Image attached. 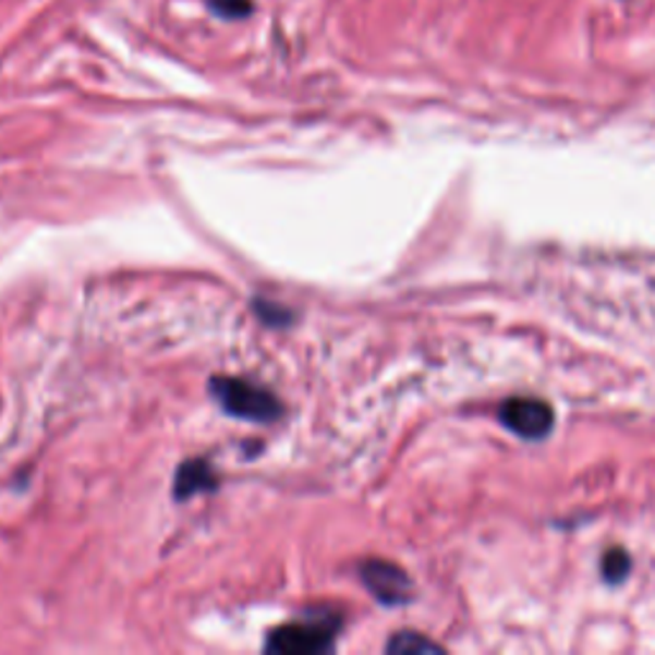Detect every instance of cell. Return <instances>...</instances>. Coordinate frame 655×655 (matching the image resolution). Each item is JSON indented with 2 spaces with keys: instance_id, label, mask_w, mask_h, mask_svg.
I'll return each instance as SVG.
<instances>
[{
  "instance_id": "1",
  "label": "cell",
  "mask_w": 655,
  "mask_h": 655,
  "mask_svg": "<svg viewBox=\"0 0 655 655\" xmlns=\"http://www.w3.org/2000/svg\"><path fill=\"white\" fill-rule=\"evenodd\" d=\"M213 397L220 402L228 415L241 421L269 423L279 415V402L267 389L248 385L244 379H216L213 381Z\"/></svg>"
},
{
  "instance_id": "7",
  "label": "cell",
  "mask_w": 655,
  "mask_h": 655,
  "mask_svg": "<svg viewBox=\"0 0 655 655\" xmlns=\"http://www.w3.org/2000/svg\"><path fill=\"white\" fill-rule=\"evenodd\" d=\"M205 3H208L210 13L226 21L246 19L254 11V0H205Z\"/></svg>"
},
{
  "instance_id": "5",
  "label": "cell",
  "mask_w": 655,
  "mask_h": 655,
  "mask_svg": "<svg viewBox=\"0 0 655 655\" xmlns=\"http://www.w3.org/2000/svg\"><path fill=\"white\" fill-rule=\"evenodd\" d=\"M213 487H216V480H213L208 463L190 461L180 469V474H177L174 495H177V499H187L190 495H197V492L213 489Z\"/></svg>"
},
{
  "instance_id": "4",
  "label": "cell",
  "mask_w": 655,
  "mask_h": 655,
  "mask_svg": "<svg viewBox=\"0 0 655 655\" xmlns=\"http://www.w3.org/2000/svg\"><path fill=\"white\" fill-rule=\"evenodd\" d=\"M362 579L364 584L372 589V594L385 605H402L410 599L412 584L404 577L402 569L387 563V561H369L362 566Z\"/></svg>"
},
{
  "instance_id": "6",
  "label": "cell",
  "mask_w": 655,
  "mask_h": 655,
  "mask_svg": "<svg viewBox=\"0 0 655 655\" xmlns=\"http://www.w3.org/2000/svg\"><path fill=\"white\" fill-rule=\"evenodd\" d=\"M389 653L397 655H425V653H440L436 643H430L428 638L417 635V632H397L387 645Z\"/></svg>"
},
{
  "instance_id": "3",
  "label": "cell",
  "mask_w": 655,
  "mask_h": 655,
  "mask_svg": "<svg viewBox=\"0 0 655 655\" xmlns=\"http://www.w3.org/2000/svg\"><path fill=\"white\" fill-rule=\"evenodd\" d=\"M499 421L522 438H543L554 428V410L533 397H512L499 408Z\"/></svg>"
},
{
  "instance_id": "2",
  "label": "cell",
  "mask_w": 655,
  "mask_h": 655,
  "mask_svg": "<svg viewBox=\"0 0 655 655\" xmlns=\"http://www.w3.org/2000/svg\"><path fill=\"white\" fill-rule=\"evenodd\" d=\"M336 638V620L333 617H320L311 622H292L275 630L269 635L267 647L277 653L290 655H307V653H326L333 647Z\"/></svg>"
},
{
  "instance_id": "8",
  "label": "cell",
  "mask_w": 655,
  "mask_h": 655,
  "mask_svg": "<svg viewBox=\"0 0 655 655\" xmlns=\"http://www.w3.org/2000/svg\"><path fill=\"white\" fill-rule=\"evenodd\" d=\"M602 571H605L607 581H622L630 571V556L620 548L609 550L605 556V563H602Z\"/></svg>"
}]
</instances>
